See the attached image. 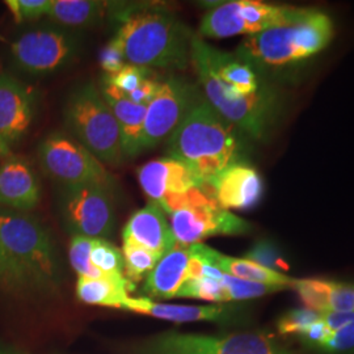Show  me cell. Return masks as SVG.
<instances>
[{"label":"cell","mask_w":354,"mask_h":354,"mask_svg":"<svg viewBox=\"0 0 354 354\" xmlns=\"http://www.w3.org/2000/svg\"><path fill=\"white\" fill-rule=\"evenodd\" d=\"M114 38L127 64L143 68L185 70L193 33L176 15L158 6H124L115 13Z\"/></svg>","instance_id":"6da1fadb"},{"label":"cell","mask_w":354,"mask_h":354,"mask_svg":"<svg viewBox=\"0 0 354 354\" xmlns=\"http://www.w3.org/2000/svg\"><path fill=\"white\" fill-rule=\"evenodd\" d=\"M38 156L44 171L61 187L111 184L102 162L64 133H51L42 140Z\"/></svg>","instance_id":"8fae6325"},{"label":"cell","mask_w":354,"mask_h":354,"mask_svg":"<svg viewBox=\"0 0 354 354\" xmlns=\"http://www.w3.org/2000/svg\"><path fill=\"white\" fill-rule=\"evenodd\" d=\"M222 282H223L225 291H226V302L248 301V299L264 297L268 294L288 290V288H283V286H274V285H266V283L244 281V279L231 277L225 273H223Z\"/></svg>","instance_id":"f1b7e54d"},{"label":"cell","mask_w":354,"mask_h":354,"mask_svg":"<svg viewBox=\"0 0 354 354\" xmlns=\"http://www.w3.org/2000/svg\"><path fill=\"white\" fill-rule=\"evenodd\" d=\"M64 121L76 140L102 163L121 165L127 158L120 127L93 84L80 86L70 95Z\"/></svg>","instance_id":"5b68a950"},{"label":"cell","mask_w":354,"mask_h":354,"mask_svg":"<svg viewBox=\"0 0 354 354\" xmlns=\"http://www.w3.org/2000/svg\"><path fill=\"white\" fill-rule=\"evenodd\" d=\"M138 181L145 194L158 206L193 188L203 189L201 181L189 168L174 158H162L142 165L138 168Z\"/></svg>","instance_id":"9a60e30c"},{"label":"cell","mask_w":354,"mask_h":354,"mask_svg":"<svg viewBox=\"0 0 354 354\" xmlns=\"http://www.w3.org/2000/svg\"><path fill=\"white\" fill-rule=\"evenodd\" d=\"M120 310L143 314L149 317L169 320L175 323L212 322L221 324L241 323V308L225 304L187 306V304H159L150 298L127 297Z\"/></svg>","instance_id":"2e32d148"},{"label":"cell","mask_w":354,"mask_h":354,"mask_svg":"<svg viewBox=\"0 0 354 354\" xmlns=\"http://www.w3.org/2000/svg\"><path fill=\"white\" fill-rule=\"evenodd\" d=\"M76 297L83 304L121 308L124 301L129 297V290L112 279H87L77 276Z\"/></svg>","instance_id":"484cf974"},{"label":"cell","mask_w":354,"mask_h":354,"mask_svg":"<svg viewBox=\"0 0 354 354\" xmlns=\"http://www.w3.org/2000/svg\"><path fill=\"white\" fill-rule=\"evenodd\" d=\"M41 201V184L32 165L10 156L0 165V206L26 213Z\"/></svg>","instance_id":"ac0fdd59"},{"label":"cell","mask_w":354,"mask_h":354,"mask_svg":"<svg viewBox=\"0 0 354 354\" xmlns=\"http://www.w3.org/2000/svg\"><path fill=\"white\" fill-rule=\"evenodd\" d=\"M82 49L79 33L61 26L26 32L11 46L16 66L30 75H46L71 64Z\"/></svg>","instance_id":"30bf717a"},{"label":"cell","mask_w":354,"mask_h":354,"mask_svg":"<svg viewBox=\"0 0 354 354\" xmlns=\"http://www.w3.org/2000/svg\"><path fill=\"white\" fill-rule=\"evenodd\" d=\"M297 291L307 308L322 313H354V283L332 279H294Z\"/></svg>","instance_id":"7402d4cb"},{"label":"cell","mask_w":354,"mask_h":354,"mask_svg":"<svg viewBox=\"0 0 354 354\" xmlns=\"http://www.w3.org/2000/svg\"><path fill=\"white\" fill-rule=\"evenodd\" d=\"M248 260H252L260 266H266L269 269H274L279 266V254L276 253L274 247L269 243H259L253 247L250 252L247 253Z\"/></svg>","instance_id":"d590c367"},{"label":"cell","mask_w":354,"mask_h":354,"mask_svg":"<svg viewBox=\"0 0 354 354\" xmlns=\"http://www.w3.org/2000/svg\"><path fill=\"white\" fill-rule=\"evenodd\" d=\"M137 354H291L270 335L236 332L198 335L168 330L142 342Z\"/></svg>","instance_id":"52a82bcc"},{"label":"cell","mask_w":354,"mask_h":354,"mask_svg":"<svg viewBox=\"0 0 354 354\" xmlns=\"http://www.w3.org/2000/svg\"><path fill=\"white\" fill-rule=\"evenodd\" d=\"M200 99L197 88L181 77L169 76L160 82L155 97L147 105L140 153L168 140Z\"/></svg>","instance_id":"7c38bea8"},{"label":"cell","mask_w":354,"mask_h":354,"mask_svg":"<svg viewBox=\"0 0 354 354\" xmlns=\"http://www.w3.org/2000/svg\"><path fill=\"white\" fill-rule=\"evenodd\" d=\"M100 92L120 127L125 156H137L140 153V138L147 106L130 102L122 92L108 83H104Z\"/></svg>","instance_id":"603a6c76"},{"label":"cell","mask_w":354,"mask_h":354,"mask_svg":"<svg viewBox=\"0 0 354 354\" xmlns=\"http://www.w3.org/2000/svg\"><path fill=\"white\" fill-rule=\"evenodd\" d=\"M7 7L17 23L37 20L50 11L51 0H7Z\"/></svg>","instance_id":"d6a6232c"},{"label":"cell","mask_w":354,"mask_h":354,"mask_svg":"<svg viewBox=\"0 0 354 354\" xmlns=\"http://www.w3.org/2000/svg\"><path fill=\"white\" fill-rule=\"evenodd\" d=\"M150 77V70L133 64H125L118 73L106 75L105 83L118 89L124 95H129L140 87V84Z\"/></svg>","instance_id":"1f68e13d"},{"label":"cell","mask_w":354,"mask_h":354,"mask_svg":"<svg viewBox=\"0 0 354 354\" xmlns=\"http://www.w3.org/2000/svg\"><path fill=\"white\" fill-rule=\"evenodd\" d=\"M58 210L73 236L106 239L113 232L115 213L109 184L62 187Z\"/></svg>","instance_id":"9c48e42d"},{"label":"cell","mask_w":354,"mask_h":354,"mask_svg":"<svg viewBox=\"0 0 354 354\" xmlns=\"http://www.w3.org/2000/svg\"><path fill=\"white\" fill-rule=\"evenodd\" d=\"M100 64L106 75H113L118 73L127 64L124 51L115 38H112L100 53Z\"/></svg>","instance_id":"836d02e7"},{"label":"cell","mask_w":354,"mask_h":354,"mask_svg":"<svg viewBox=\"0 0 354 354\" xmlns=\"http://www.w3.org/2000/svg\"><path fill=\"white\" fill-rule=\"evenodd\" d=\"M189 245L177 243L160 257L151 273L146 277L143 292L150 298H176L188 276Z\"/></svg>","instance_id":"44dd1931"},{"label":"cell","mask_w":354,"mask_h":354,"mask_svg":"<svg viewBox=\"0 0 354 354\" xmlns=\"http://www.w3.org/2000/svg\"><path fill=\"white\" fill-rule=\"evenodd\" d=\"M167 152L187 165L203 188L215 175L239 163L241 143L234 127L201 97L168 137Z\"/></svg>","instance_id":"7a4b0ae2"},{"label":"cell","mask_w":354,"mask_h":354,"mask_svg":"<svg viewBox=\"0 0 354 354\" xmlns=\"http://www.w3.org/2000/svg\"><path fill=\"white\" fill-rule=\"evenodd\" d=\"M122 239L124 243L137 244L160 257L176 244L167 215L151 201L130 216L122 231Z\"/></svg>","instance_id":"d6986e66"},{"label":"cell","mask_w":354,"mask_h":354,"mask_svg":"<svg viewBox=\"0 0 354 354\" xmlns=\"http://www.w3.org/2000/svg\"><path fill=\"white\" fill-rule=\"evenodd\" d=\"M0 245L28 286L55 283L54 247L37 218L0 206Z\"/></svg>","instance_id":"277c9868"},{"label":"cell","mask_w":354,"mask_h":354,"mask_svg":"<svg viewBox=\"0 0 354 354\" xmlns=\"http://www.w3.org/2000/svg\"><path fill=\"white\" fill-rule=\"evenodd\" d=\"M189 252L190 254L201 259L205 263L219 269L222 273L235 279L251 281L257 283H266V285L283 286L288 289H291L294 282V279L281 273L279 270L260 266L248 259L231 257L227 254L215 251L203 243L189 245Z\"/></svg>","instance_id":"ffe728a7"},{"label":"cell","mask_w":354,"mask_h":354,"mask_svg":"<svg viewBox=\"0 0 354 354\" xmlns=\"http://www.w3.org/2000/svg\"><path fill=\"white\" fill-rule=\"evenodd\" d=\"M332 37L333 23L328 15L308 8L295 21L247 36L235 55L252 70L281 68L326 49Z\"/></svg>","instance_id":"3957f363"},{"label":"cell","mask_w":354,"mask_h":354,"mask_svg":"<svg viewBox=\"0 0 354 354\" xmlns=\"http://www.w3.org/2000/svg\"><path fill=\"white\" fill-rule=\"evenodd\" d=\"M122 254L125 261V277L134 286L145 279L160 260V256L133 243H124Z\"/></svg>","instance_id":"83f0119b"},{"label":"cell","mask_w":354,"mask_h":354,"mask_svg":"<svg viewBox=\"0 0 354 354\" xmlns=\"http://www.w3.org/2000/svg\"><path fill=\"white\" fill-rule=\"evenodd\" d=\"M159 83L160 82L149 77L134 92L125 95V96H127L130 102H134V104L146 105L147 106L152 102V99L155 97L158 88H159Z\"/></svg>","instance_id":"8d00e7d4"},{"label":"cell","mask_w":354,"mask_h":354,"mask_svg":"<svg viewBox=\"0 0 354 354\" xmlns=\"http://www.w3.org/2000/svg\"><path fill=\"white\" fill-rule=\"evenodd\" d=\"M33 118V97L10 74L0 75V138L10 147L26 136Z\"/></svg>","instance_id":"e0dca14e"},{"label":"cell","mask_w":354,"mask_h":354,"mask_svg":"<svg viewBox=\"0 0 354 354\" xmlns=\"http://www.w3.org/2000/svg\"><path fill=\"white\" fill-rule=\"evenodd\" d=\"M222 279L201 277L197 279H188L180 288L176 298H193L209 302H226V291Z\"/></svg>","instance_id":"f546056e"},{"label":"cell","mask_w":354,"mask_h":354,"mask_svg":"<svg viewBox=\"0 0 354 354\" xmlns=\"http://www.w3.org/2000/svg\"><path fill=\"white\" fill-rule=\"evenodd\" d=\"M168 216L175 239L184 245L197 244L218 235H243L252 230L250 222L222 209L214 200L190 203Z\"/></svg>","instance_id":"4fadbf2b"},{"label":"cell","mask_w":354,"mask_h":354,"mask_svg":"<svg viewBox=\"0 0 354 354\" xmlns=\"http://www.w3.org/2000/svg\"><path fill=\"white\" fill-rule=\"evenodd\" d=\"M89 260L96 269H99L108 279L127 288L129 292L136 289V286L125 277L124 254L106 239H93Z\"/></svg>","instance_id":"4316f807"},{"label":"cell","mask_w":354,"mask_h":354,"mask_svg":"<svg viewBox=\"0 0 354 354\" xmlns=\"http://www.w3.org/2000/svg\"><path fill=\"white\" fill-rule=\"evenodd\" d=\"M11 156V147L0 138V159H7Z\"/></svg>","instance_id":"74e56055"},{"label":"cell","mask_w":354,"mask_h":354,"mask_svg":"<svg viewBox=\"0 0 354 354\" xmlns=\"http://www.w3.org/2000/svg\"><path fill=\"white\" fill-rule=\"evenodd\" d=\"M93 245V239L84 236H73L70 243V263L77 276L87 279H108L99 269L91 264L89 253ZM117 283V282H115Z\"/></svg>","instance_id":"4dcf8cb0"},{"label":"cell","mask_w":354,"mask_h":354,"mask_svg":"<svg viewBox=\"0 0 354 354\" xmlns=\"http://www.w3.org/2000/svg\"><path fill=\"white\" fill-rule=\"evenodd\" d=\"M0 286H4L7 289L28 288L23 276L20 274L17 268L13 266L12 261L8 259L1 245H0Z\"/></svg>","instance_id":"e575fe53"},{"label":"cell","mask_w":354,"mask_h":354,"mask_svg":"<svg viewBox=\"0 0 354 354\" xmlns=\"http://www.w3.org/2000/svg\"><path fill=\"white\" fill-rule=\"evenodd\" d=\"M283 336L297 337L307 348L324 354L354 352V313H322L297 308L279 317Z\"/></svg>","instance_id":"ba28073f"},{"label":"cell","mask_w":354,"mask_h":354,"mask_svg":"<svg viewBox=\"0 0 354 354\" xmlns=\"http://www.w3.org/2000/svg\"><path fill=\"white\" fill-rule=\"evenodd\" d=\"M203 190L225 210H247L261 200L264 184L254 168L236 163L215 175Z\"/></svg>","instance_id":"5bb4252c"},{"label":"cell","mask_w":354,"mask_h":354,"mask_svg":"<svg viewBox=\"0 0 354 354\" xmlns=\"http://www.w3.org/2000/svg\"><path fill=\"white\" fill-rule=\"evenodd\" d=\"M200 35L210 38L247 36L239 15V0L226 1L213 7L201 20Z\"/></svg>","instance_id":"d4e9b609"},{"label":"cell","mask_w":354,"mask_h":354,"mask_svg":"<svg viewBox=\"0 0 354 354\" xmlns=\"http://www.w3.org/2000/svg\"><path fill=\"white\" fill-rule=\"evenodd\" d=\"M0 354H26V353H23V352H19V351H15V349H11V348H3V346H0Z\"/></svg>","instance_id":"f35d334b"},{"label":"cell","mask_w":354,"mask_h":354,"mask_svg":"<svg viewBox=\"0 0 354 354\" xmlns=\"http://www.w3.org/2000/svg\"><path fill=\"white\" fill-rule=\"evenodd\" d=\"M112 3L99 0H51V21L64 29H83L102 21Z\"/></svg>","instance_id":"cb8c5ba5"},{"label":"cell","mask_w":354,"mask_h":354,"mask_svg":"<svg viewBox=\"0 0 354 354\" xmlns=\"http://www.w3.org/2000/svg\"><path fill=\"white\" fill-rule=\"evenodd\" d=\"M198 80L206 95V102L232 127H238L256 140L266 136L274 114L276 99L269 88H259L252 95H241L225 84L207 64L190 53Z\"/></svg>","instance_id":"8992f818"}]
</instances>
